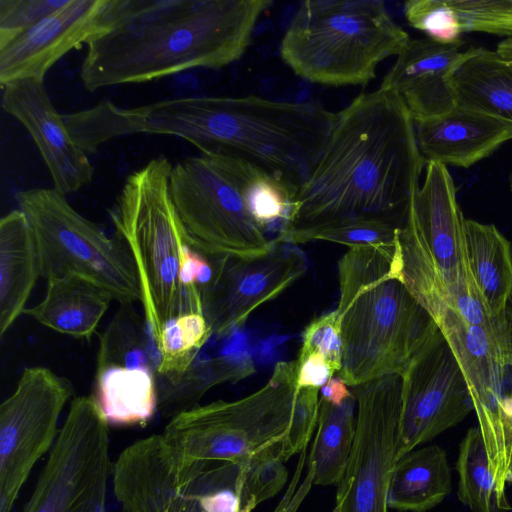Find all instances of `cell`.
Wrapping results in <instances>:
<instances>
[{
    "mask_svg": "<svg viewBox=\"0 0 512 512\" xmlns=\"http://www.w3.org/2000/svg\"><path fill=\"white\" fill-rule=\"evenodd\" d=\"M352 395L353 394L349 391L347 384L340 376L331 377L321 387V398L336 406L342 405Z\"/></svg>",
    "mask_w": 512,
    "mask_h": 512,
    "instance_id": "41",
    "label": "cell"
},
{
    "mask_svg": "<svg viewBox=\"0 0 512 512\" xmlns=\"http://www.w3.org/2000/svg\"><path fill=\"white\" fill-rule=\"evenodd\" d=\"M282 445L247 461L246 486L257 505L278 494L288 479Z\"/></svg>",
    "mask_w": 512,
    "mask_h": 512,
    "instance_id": "37",
    "label": "cell"
},
{
    "mask_svg": "<svg viewBox=\"0 0 512 512\" xmlns=\"http://www.w3.org/2000/svg\"><path fill=\"white\" fill-rule=\"evenodd\" d=\"M111 0H69L35 26L0 47L1 87L13 81L44 79L65 54L108 29Z\"/></svg>",
    "mask_w": 512,
    "mask_h": 512,
    "instance_id": "18",
    "label": "cell"
},
{
    "mask_svg": "<svg viewBox=\"0 0 512 512\" xmlns=\"http://www.w3.org/2000/svg\"><path fill=\"white\" fill-rule=\"evenodd\" d=\"M336 117L309 101L197 96L184 103L178 129L201 153L242 158L299 189L322 155Z\"/></svg>",
    "mask_w": 512,
    "mask_h": 512,
    "instance_id": "5",
    "label": "cell"
},
{
    "mask_svg": "<svg viewBox=\"0 0 512 512\" xmlns=\"http://www.w3.org/2000/svg\"><path fill=\"white\" fill-rule=\"evenodd\" d=\"M459 47L410 38L380 87L401 97L414 122L447 113L457 105L452 79L463 53Z\"/></svg>",
    "mask_w": 512,
    "mask_h": 512,
    "instance_id": "20",
    "label": "cell"
},
{
    "mask_svg": "<svg viewBox=\"0 0 512 512\" xmlns=\"http://www.w3.org/2000/svg\"><path fill=\"white\" fill-rule=\"evenodd\" d=\"M425 165L401 97L382 87L361 93L337 113L283 230L358 218L401 227Z\"/></svg>",
    "mask_w": 512,
    "mask_h": 512,
    "instance_id": "1",
    "label": "cell"
},
{
    "mask_svg": "<svg viewBox=\"0 0 512 512\" xmlns=\"http://www.w3.org/2000/svg\"><path fill=\"white\" fill-rule=\"evenodd\" d=\"M510 184H511V190H512V174H511V181H510Z\"/></svg>",
    "mask_w": 512,
    "mask_h": 512,
    "instance_id": "44",
    "label": "cell"
},
{
    "mask_svg": "<svg viewBox=\"0 0 512 512\" xmlns=\"http://www.w3.org/2000/svg\"><path fill=\"white\" fill-rule=\"evenodd\" d=\"M271 0H111L108 29L86 43L87 91L146 83L239 60Z\"/></svg>",
    "mask_w": 512,
    "mask_h": 512,
    "instance_id": "2",
    "label": "cell"
},
{
    "mask_svg": "<svg viewBox=\"0 0 512 512\" xmlns=\"http://www.w3.org/2000/svg\"><path fill=\"white\" fill-rule=\"evenodd\" d=\"M506 316L509 322L511 334H512V293L508 300L507 308H506Z\"/></svg>",
    "mask_w": 512,
    "mask_h": 512,
    "instance_id": "43",
    "label": "cell"
},
{
    "mask_svg": "<svg viewBox=\"0 0 512 512\" xmlns=\"http://www.w3.org/2000/svg\"><path fill=\"white\" fill-rule=\"evenodd\" d=\"M159 360L144 317H140L132 303L120 304L100 338L96 368H145L156 373Z\"/></svg>",
    "mask_w": 512,
    "mask_h": 512,
    "instance_id": "29",
    "label": "cell"
},
{
    "mask_svg": "<svg viewBox=\"0 0 512 512\" xmlns=\"http://www.w3.org/2000/svg\"><path fill=\"white\" fill-rule=\"evenodd\" d=\"M109 444L93 396L74 398L23 512H106Z\"/></svg>",
    "mask_w": 512,
    "mask_h": 512,
    "instance_id": "12",
    "label": "cell"
},
{
    "mask_svg": "<svg viewBox=\"0 0 512 512\" xmlns=\"http://www.w3.org/2000/svg\"><path fill=\"white\" fill-rule=\"evenodd\" d=\"M400 227L379 218H358L333 221L282 230L274 243L303 244L327 241L348 246H395Z\"/></svg>",
    "mask_w": 512,
    "mask_h": 512,
    "instance_id": "31",
    "label": "cell"
},
{
    "mask_svg": "<svg viewBox=\"0 0 512 512\" xmlns=\"http://www.w3.org/2000/svg\"><path fill=\"white\" fill-rule=\"evenodd\" d=\"M171 196L189 244L207 257L252 258L274 246L298 189L239 157L201 153L177 162Z\"/></svg>",
    "mask_w": 512,
    "mask_h": 512,
    "instance_id": "3",
    "label": "cell"
},
{
    "mask_svg": "<svg viewBox=\"0 0 512 512\" xmlns=\"http://www.w3.org/2000/svg\"><path fill=\"white\" fill-rule=\"evenodd\" d=\"M297 362H279L266 383L232 401L195 405L172 416L162 434L183 454L203 460L243 463L283 446L292 424Z\"/></svg>",
    "mask_w": 512,
    "mask_h": 512,
    "instance_id": "9",
    "label": "cell"
},
{
    "mask_svg": "<svg viewBox=\"0 0 512 512\" xmlns=\"http://www.w3.org/2000/svg\"><path fill=\"white\" fill-rule=\"evenodd\" d=\"M355 406L354 394L340 406L320 397L316 434L306 458L314 485H337L342 477L356 433Z\"/></svg>",
    "mask_w": 512,
    "mask_h": 512,
    "instance_id": "28",
    "label": "cell"
},
{
    "mask_svg": "<svg viewBox=\"0 0 512 512\" xmlns=\"http://www.w3.org/2000/svg\"><path fill=\"white\" fill-rule=\"evenodd\" d=\"M313 352L326 359L335 374L342 368L341 322L336 310L314 318L304 329L298 362Z\"/></svg>",
    "mask_w": 512,
    "mask_h": 512,
    "instance_id": "36",
    "label": "cell"
},
{
    "mask_svg": "<svg viewBox=\"0 0 512 512\" xmlns=\"http://www.w3.org/2000/svg\"><path fill=\"white\" fill-rule=\"evenodd\" d=\"M46 281L43 299L24 314L57 333L90 340L113 300L111 295L73 275Z\"/></svg>",
    "mask_w": 512,
    "mask_h": 512,
    "instance_id": "23",
    "label": "cell"
},
{
    "mask_svg": "<svg viewBox=\"0 0 512 512\" xmlns=\"http://www.w3.org/2000/svg\"><path fill=\"white\" fill-rule=\"evenodd\" d=\"M70 382L42 366L26 368L0 406V512H11L38 460L59 434Z\"/></svg>",
    "mask_w": 512,
    "mask_h": 512,
    "instance_id": "14",
    "label": "cell"
},
{
    "mask_svg": "<svg viewBox=\"0 0 512 512\" xmlns=\"http://www.w3.org/2000/svg\"><path fill=\"white\" fill-rule=\"evenodd\" d=\"M342 368L348 387L399 374L439 330L401 277L395 246L349 248L338 264Z\"/></svg>",
    "mask_w": 512,
    "mask_h": 512,
    "instance_id": "4",
    "label": "cell"
},
{
    "mask_svg": "<svg viewBox=\"0 0 512 512\" xmlns=\"http://www.w3.org/2000/svg\"><path fill=\"white\" fill-rule=\"evenodd\" d=\"M469 268L494 318H504L512 293V246L494 224L465 219Z\"/></svg>",
    "mask_w": 512,
    "mask_h": 512,
    "instance_id": "26",
    "label": "cell"
},
{
    "mask_svg": "<svg viewBox=\"0 0 512 512\" xmlns=\"http://www.w3.org/2000/svg\"><path fill=\"white\" fill-rule=\"evenodd\" d=\"M31 227L41 277L84 278L120 304L141 302L133 259L121 240L78 213L54 188H30L15 195Z\"/></svg>",
    "mask_w": 512,
    "mask_h": 512,
    "instance_id": "11",
    "label": "cell"
},
{
    "mask_svg": "<svg viewBox=\"0 0 512 512\" xmlns=\"http://www.w3.org/2000/svg\"><path fill=\"white\" fill-rule=\"evenodd\" d=\"M401 378L396 460L457 426L473 411L460 365L440 329Z\"/></svg>",
    "mask_w": 512,
    "mask_h": 512,
    "instance_id": "15",
    "label": "cell"
},
{
    "mask_svg": "<svg viewBox=\"0 0 512 512\" xmlns=\"http://www.w3.org/2000/svg\"><path fill=\"white\" fill-rule=\"evenodd\" d=\"M455 469L457 497L464 506L472 512H504L477 426L469 428L460 441Z\"/></svg>",
    "mask_w": 512,
    "mask_h": 512,
    "instance_id": "32",
    "label": "cell"
},
{
    "mask_svg": "<svg viewBox=\"0 0 512 512\" xmlns=\"http://www.w3.org/2000/svg\"><path fill=\"white\" fill-rule=\"evenodd\" d=\"M420 153L428 162L468 168L512 139V127L456 105L447 113L414 122Z\"/></svg>",
    "mask_w": 512,
    "mask_h": 512,
    "instance_id": "21",
    "label": "cell"
},
{
    "mask_svg": "<svg viewBox=\"0 0 512 512\" xmlns=\"http://www.w3.org/2000/svg\"><path fill=\"white\" fill-rule=\"evenodd\" d=\"M1 104L32 136L55 190L67 195L91 183L94 168L55 109L44 79H21L2 86Z\"/></svg>",
    "mask_w": 512,
    "mask_h": 512,
    "instance_id": "19",
    "label": "cell"
},
{
    "mask_svg": "<svg viewBox=\"0 0 512 512\" xmlns=\"http://www.w3.org/2000/svg\"><path fill=\"white\" fill-rule=\"evenodd\" d=\"M438 327L460 365L476 415L500 504L511 509L507 487L512 483V395L503 390L505 368L452 307Z\"/></svg>",
    "mask_w": 512,
    "mask_h": 512,
    "instance_id": "16",
    "label": "cell"
},
{
    "mask_svg": "<svg viewBox=\"0 0 512 512\" xmlns=\"http://www.w3.org/2000/svg\"><path fill=\"white\" fill-rule=\"evenodd\" d=\"M465 219L446 165L428 162L398 233L402 280L436 323L452 297L472 279Z\"/></svg>",
    "mask_w": 512,
    "mask_h": 512,
    "instance_id": "10",
    "label": "cell"
},
{
    "mask_svg": "<svg viewBox=\"0 0 512 512\" xmlns=\"http://www.w3.org/2000/svg\"><path fill=\"white\" fill-rule=\"evenodd\" d=\"M39 277V256L29 222L20 209L12 210L0 221L1 336L24 314Z\"/></svg>",
    "mask_w": 512,
    "mask_h": 512,
    "instance_id": "22",
    "label": "cell"
},
{
    "mask_svg": "<svg viewBox=\"0 0 512 512\" xmlns=\"http://www.w3.org/2000/svg\"><path fill=\"white\" fill-rule=\"evenodd\" d=\"M297 362L298 388H318L321 387L331 378L334 373L323 355L319 352H313L304 360Z\"/></svg>",
    "mask_w": 512,
    "mask_h": 512,
    "instance_id": "40",
    "label": "cell"
},
{
    "mask_svg": "<svg viewBox=\"0 0 512 512\" xmlns=\"http://www.w3.org/2000/svg\"><path fill=\"white\" fill-rule=\"evenodd\" d=\"M351 388L356 398V433L332 512H388L402 378L390 374Z\"/></svg>",
    "mask_w": 512,
    "mask_h": 512,
    "instance_id": "13",
    "label": "cell"
},
{
    "mask_svg": "<svg viewBox=\"0 0 512 512\" xmlns=\"http://www.w3.org/2000/svg\"><path fill=\"white\" fill-rule=\"evenodd\" d=\"M511 511H512V504H511Z\"/></svg>",
    "mask_w": 512,
    "mask_h": 512,
    "instance_id": "45",
    "label": "cell"
},
{
    "mask_svg": "<svg viewBox=\"0 0 512 512\" xmlns=\"http://www.w3.org/2000/svg\"><path fill=\"white\" fill-rule=\"evenodd\" d=\"M409 25L444 45H462V29L448 0H409L404 3Z\"/></svg>",
    "mask_w": 512,
    "mask_h": 512,
    "instance_id": "34",
    "label": "cell"
},
{
    "mask_svg": "<svg viewBox=\"0 0 512 512\" xmlns=\"http://www.w3.org/2000/svg\"><path fill=\"white\" fill-rule=\"evenodd\" d=\"M452 491L446 451L433 444L414 449L397 460L388 491V507L399 512H428Z\"/></svg>",
    "mask_w": 512,
    "mask_h": 512,
    "instance_id": "25",
    "label": "cell"
},
{
    "mask_svg": "<svg viewBox=\"0 0 512 512\" xmlns=\"http://www.w3.org/2000/svg\"><path fill=\"white\" fill-rule=\"evenodd\" d=\"M156 373L145 368H96L93 398L109 424L143 425L158 409Z\"/></svg>",
    "mask_w": 512,
    "mask_h": 512,
    "instance_id": "27",
    "label": "cell"
},
{
    "mask_svg": "<svg viewBox=\"0 0 512 512\" xmlns=\"http://www.w3.org/2000/svg\"><path fill=\"white\" fill-rule=\"evenodd\" d=\"M172 164L157 156L129 174L110 211L115 236L128 249L138 274L144 319L157 343L165 327L186 313H203L181 283L188 242L171 192Z\"/></svg>",
    "mask_w": 512,
    "mask_h": 512,
    "instance_id": "6",
    "label": "cell"
},
{
    "mask_svg": "<svg viewBox=\"0 0 512 512\" xmlns=\"http://www.w3.org/2000/svg\"><path fill=\"white\" fill-rule=\"evenodd\" d=\"M209 258L214 273L200 290L202 312L212 334L219 337L241 327L258 307L277 298L308 269L304 251L287 243H274L268 253L252 258Z\"/></svg>",
    "mask_w": 512,
    "mask_h": 512,
    "instance_id": "17",
    "label": "cell"
},
{
    "mask_svg": "<svg viewBox=\"0 0 512 512\" xmlns=\"http://www.w3.org/2000/svg\"><path fill=\"white\" fill-rule=\"evenodd\" d=\"M68 2L69 0H0V47Z\"/></svg>",
    "mask_w": 512,
    "mask_h": 512,
    "instance_id": "38",
    "label": "cell"
},
{
    "mask_svg": "<svg viewBox=\"0 0 512 512\" xmlns=\"http://www.w3.org/2000/svg\"><path fill=\"white\" fill-rule=\"evenodd\" d=\"M410 39L381 0H307L280 44L284 63L311 83L364 86Z\"/></svg>",
    "mask_w": 512,
    "mask_h": 512,
    "instance_id": "7",
    "label": "cell"
},
{
    "mask_svg": "<svg viewBox=\"0 0 512 512\" xmlns=\"http://www.w3.org/2000/svg\"><path fill=\"white\" fill-rule=\"evenodd\" d=\"M319 410V389L299 388L290 431L283 442L285 461L307 449L316 430Z\"/></svg>",
    "mask_w": 512,
    "mask_h": 512,
    "instance_id": "39",
    "label": "cell"
},
{
    "mask_svg": "<svg viewBox=\"0 0 512 512\" xmlns=\"http://www.w3.org/2000/svg\"><path fill=\"white\" fill-rule=\"evenodd\" d=\"M211 335L203 313H186L171 321L157 343L160 360L156 375L162 380L157 386L173 383L187 373Z\"/></svg>",
    "mask_w": 512,
    "mask_h": 512,
    "instance_id": "33",
    "label": "cell"
},
{
    "mask_svg": "<svg viewBox=\"0 0 512 512\" xmlns=\"http://www.w3.org/2000/svg\"><path fill=\"white\" fill-rule=\"evenodd\" d=\"M457 105L512 127V59L483 47L470 48L453 73Z\"/></svg>",
    "mask_w": 512,
    "mask_h": 512,
    "instance_id": "24",
    "label": "cell"
},
{
    "mask_svg": "<svg viewBox=\"0 0 512 512\" xmlns=\"http://www.w3.org/2000/svg\"><path fill=\"white\" fill-rule=\"evenodd\" d=\"M496 52L506 59H512V37L500 42Z\"/></svg>",
    "mask_w": 512,
    "mask_h": 512,
    "instance_id": "42",
    "label": "cell"
},
{
    "mask_svg": "<svg viewBox=\"0 0 512 512\" xmlns=\"http://www.w3.org/2000/svg\"><path fill=\"white\" fill-rule=\"evenodd\" d=\"M247 462L189 457L163 434L127 446L112 465L119 512H252Z\"/></svg>",
    "mask_w": 512,
    "mask_h": 512,
    "instance_id": "8",
    "label": "cell"
},
{
    "mask_svg": "<svg viewBox=\"0 0 512 512\" xmlns=\"http://www.w3.org/2000/svg\"><path fill=\"white\" fill-rule=\"evenodd\" d=\"M462 32L512 37V0H448Z\"/></svg>",
    "mask_w": 512,
    "mask_h": 512,
    "instance_id": "35",
    "label": "cell"
},
{
    "mask_svg": "<svg viewBox=\"0 0 512 512\" xmlns=\"http://www.w3.org/2000/svg\"><path fill=\"white\" fill-rule=\"evenodd\" d=\"M255 372L249 355H225L194 362L190 370L170 384L158 385V409L175 414L197 405L211 387L224 382H237Z\"/></svg>",
    "mask_w": 512,
    "mask_h": 512,
    "instance_id": "30",
    "label": "cell"
}]
</instances>
